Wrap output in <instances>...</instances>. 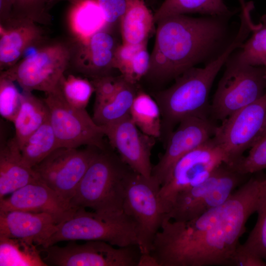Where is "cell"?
<instances>
[{"instance_id": "obj_1", "label": "cell", "mask_w": 266, "mask_h": 266, "mask_svg": "<svg viewBox=\"0 0 266 266\" xmlns=\"http://www.w3.org/2000/svg\"><path fill=\"white\" fill-rule=\"evenodd\" d=\"M266 195V177H252L224 203L196 218H165L150 253L156 266H232L246 223Z\"/></svg>"}, {"instance_id": "obj_2", "label": "cell", "mask_w": 266, "mask_h": 266, "mask_svg": "<svg viewBox=\"0 0 266 266\" xmlns=\"http://www.w3.org/2000/svg\"><path fill=\"white\" fill-rule=\"evenodd\" d=\"M231 17L181 14L160 21L145 77L158 82H167L190 68L218 57L236 33H230Z\"/></svg>"}, {"instance_id": "obj_3", "label": "cell", "mask_w": 266, "mask_h": 266, "mask_svg": "<svg viewBox=\"0 0 266 266\" xmlns=\"http://www.w3.org/2000/svg\"><path fill=\"white\" fill-rule=\"evenodd\" d=\"M246 33L238 31L225 51L202 67H193L174 79L168 88L157 92L154 99L161 112V138L165 142L183 119L209 118V95L214 80L230 55L245 41Z\"/></svg>"}, {"instance_id": "obj_4", "label": "cell", "mask_w": 266, "mask_h": 266, "mask_svg": "<svg viewBox=\"0 0 266 266\" xmlns=\"http://www.w3.org/2000/svg\"><path fill=\"white\" fill-rule=\"evenodd\" d=\"M133 170L108 147L99 149L70 201L74 207L90 208L112 215L123 209L127 178Z\"/></svg>"}, {"instance_id": "obj_5", "label": "cell", "mask_w": 266, "mask_h": 266, "mask_svg": "<svg viewBox=\"0 0 266 266\" xmlns=\"http://www.w3.org/2000/svg\"><path fill=\"white\" fill-rule=\"evenodd\" d=\"M72 41L47 39L10 68L0 71V76L16 82L23 91L53 92L69 67Z\"/></svg>"}, {"instance_id": "obj_6", "label": "cell", "mask_w": 266, "mask_h": 266, "mask_svg": "<svg viewBox=\"0 0 266 266\" xmlns=\"http://www.w3.org/2000/svg\"><path fill=\"white\" fill-rule=\"evenodd\" d=\"M100 240L116 247L138 245L136 225L124 212L112 215L79 209L69 219L57 225L53 233L41 244L46 248L62 241Z\"/></svg>"}, {"instance_id": "obj_7", "label": "cell", "mask_w": 266, "mask_h": 266, "mask_svg": "<svg viewBox=\"0 0 266 266\" xmlns=\"http://www.w3.org/2000/svg\"><path fill=\"white\" fill-rule=\"evenodd\" d=\"M231 56V55H230ZM214 95L211 119L222 122L266 94V69L238 62L229 57Z\"/></svg>"}, {"instance_id": "obj_8", "label": "cell", "mask_w": 266, "mask_h": 266, "mask_svg": "<svg viewBox=\"0 0 266 266\" xmlns=\"http://www.w3.org/2000/svg\"><path fill=\"white\" fill-rule=\"evenodd\" d=\"M160 188V184L153 176L145 177L133 170L127 179L123 209L136 225L138 246L142 255L150 254L166 215Z\"/></svg>"}, {"instance_id": "obj_9", "label": "cell", "mask_w": 266, "mask_h": 266, "mask_svg": "<svg viewBox=\"0 0 266 266\" xmlns=\"http://www.w3.org/2000/svg\"><path fill=\"white\" fill-rule=\"evenodd\" d=\"M249 175L222 164L204 181L179 194L165 218L187 221L199 217L224 203Z\"/></svg>"}, {"instance_id": "obj_10", "label": "cell", "mask_w": 266, "mask_h": 266, "mask_svg": "<svg viewBox=\"0 0 266 266\" xmlns=\"http://www.w3.org/2000/svg\"><path fill=\"white\" fill-rule=\"evenodd\" d=\"M49 112V120L59 147L92 146L102 149L108 146L102 128L86 109L74 107L64 99L57 88L45 94L43 99Z\"/></svg>"}, {"instance_id": "obj_11", "label": "cell", "mask_w": 266, "mask_h": 266, "mask_svg": "<svg viewBox=\"0 0 266 266\" xmlns=\"http://www.w3.org/2000/svg\"><path fill=\"white\" fill-rule=\"evenodd\" d=\"M100 240L79 244L71 242L60 247L55 244L42 250L47 266H139L141 253L137 245L117 247Z\"/></svg>"}, {"instance_id": "obj_12", "label": "cell", "mask_w": 266, "mask_h": 266, "mask_svg": "<svg viewBox=\"0 0 266 266\" xmlns=\"http://www.w3.org/2000/svg\"><path fill=\"white\" fill-rule=\"evenodd\" d=\"M266 122V94L235 111L218 126L213 139L223 151L225 164L233 166L257 141Z\"/></svg>"}, {"instance_id": "obj_13", "label": "cell", "mask_w": 266, "mask_h": 266, "mask_svg": "<svg viewBox=\"0 0 266 266\" xmlns=\"http://www.w3.org/2000/svg\"><path fill=\"white\" fill-rule=\"evenodd\" d=\"M99 149L59 147L33 168L40 182L70 202Z\"/></svg>"}, {"instance_id": "obj_14", "label": "cell", "mask_w": 266, "mask_h": 266, "mask_svg": "<svg viewBox=\"0 0 266 266\" xmlns=\"http://www.w3.org/2000/svg\"><path fill=\"white\" fill-rule=\"evenodd\" d=\"M226 162L225 154L213 137L180 158L161 186L160 195L166 214L179 194L204 181Z\"/></svg>"}, {"instance_id": "obj_15", "label": "cell", "mask_w": 266, "mask_h": 266, "mask_svg": "<svg viewBox=\"0 0 266 266\" xmlns=\"http://www.w3.org/2000/svg\"><path fill=\"white\" fill-rule=\"evenodd\" d=\"M217 126L209 118L192 116L181 120L165 142V152L153 166L151 175L163 185L177 161L211 139Z\"/></svg>"}, {"instance_id": "obj_16", "label": "cell", "mask_w": 266, "mask_h": 266, "mask_svg": "<svg viewBox=\"0 0 266 266\" xmlns=\"http://www.w3.org/2000/svg\"><path fill=\"white\" fill-rule=\"evenodd\" d=\"M101 127L111 147L116 150L121 159L134 172L150 177L153 168L150 157L156 138L142 133L130 115Z\"/></svg>"}, {"instance_id": "obj_17", "label": "cell", "mask_w": 266, "mask_h": 266, "mask_svg": "<svg viewBox=\"0 0 266 266\" xmlns=\"http://www.w3.org/2000/svg\"><path fill=\"white\" fill-rule=\"evenodd\" d=\"M72 41L69 68L91 80L112 75L114 53L119 44L108 29Z\"/></svg>"}, {"instance_id": "obj_18", "label": "cell", "mask_w": 266, "mask_h": 266, "mask_svg": "<svg viewBox=\"0 0 266 266\" xmlns=\"http://www.w3.org/2000/svg\"><path fill=\"white\" fill-rule=\"evenodd\" d=\"M79 209L40 181L28 184L0 199V211L48 213L57 224L71 218Z\"/></svg>"}, {"instance_id": "obj_19", "label": "cell", "mask_w": 266, "mask_h": 266, "mask_svg": "<svg viewBox=\"0 0 266 266\" xmlns=\"http://www.w3.org/2000/svg\"><path fill=\"white\" fill-rule=\"evenodd\" d=\"M41 25L11 16L0 23V71L16 64L29 49L47 40Z\"/></svg>"}, {"instance_id": "obj_20", "label": "cell", "mask_w": 266, "mask_h": 266, "mask_svg": "<svg viewBox=\"0 0 266 266\" xmlns=\"http://www.w3.org/2000/svg\"><path fill=\"white\" fill-rule=\"evenodd\" d=\"M57 225L46 213L0 211V237L25 239L40 246L56 231Z\"/></svg>"}, {"instance_id": "obj_21", "label": "cell", "mask_w": 266, "mask_h": 266, "mask_svg": "<svg viewBox=\"0 0 266 266\" xmlns=\"http://www.w3.org/2000/svg\"><path fill=\"white\" fill-rule=\"evenodd\" d=\"M4 137L0 131V199L28 184L39 181L33 168L24 163L14 136L7 139Z\"/></svg>"}, {"instance_id": "obj_22", "label": "cell", "mask_w": 266, "mask_h": 266, "mask_svg": "<svg viewBox=\"0 0 266 266\" xmlns=\"http://www.w3.org/2000/svg\"><path fill=\"white\" fill-rule=\"evenodd\" d=\"M155 23L154 14L143 0H128L119 22L122 43L136 45L148 41Z\"/></svg>"}, {"instance_id": "obj_23", "label": "cell", "mask_w": 266, "mask_h": 266, "mask_svg": "<svg viewBox=\"0 0 266 266\" xmlns=\"http://www.w3.org/2000/svg\"><path fill=\"white\" fill-rule=\"evenodd\" d=\"M49 119V109L43 99L23 91L21 106L13 122L14 137L20 150L28 138Z\"/></svg>"}, {"instance_id": "obj_24", "label": "cell", "mask_w": 266, "mask_h": 266, "mask_svg": "<svg viewBox=\"0 0 266 266\" xmlns=\"http://www.w3.org/2000/svg\"><path fill=\"white\" fill-rule=\"evenodd\" d=\"M147 43L146 41L136 45L122 43L116 48L113 67L131 84H137L149 71L150 54L147 50Z\"/></svg>"}, {"instance_id": "obj_25", "label": "cell", "mask_w": 266, "mask_h": 266, "mask_svg": "<svg viewBox=\"0 0 266 266\" xmlns=\"http://www.w3.org/2000/svg\"><path fill=\"white\" fill-rule=\"evenodd\" d=\"M69 26L76 39L87 38L94 33L108 30L97 0H71Z\"/></svg>"}, {"instance_id": "obj_26", "label": "cell", "mask_w": 266, "mask_h": 266, "mask_svg": "<svg viewBox=\"0 0 266 266\" xmlns=\"http://www.w3.org/2000/svg\"><path fill=\"white\" fill-rule=\"evenodd\" d=\"M235 10H232L224 0H164L155 14L154 21L173 15L199 13L203 16L232 17Z\"/></svg>"}, {"instance_id": "obj_27", "label": "cell", "mask_w": 266, "mask_h": 266, "mask_svg": "<svg viewBox=\"0 0 266 266\" xmlns=\"http://www.w3.org/2000/svg\"><path fill=\"white\" fill-rule=\"evenodd\" d=\"M137 84H131L124 79L116 93L104 102L94 106L93 119L103 126L117 122L130 115L134 97L139 89Z\"/></svg>"}, {"instance_id": "obj_28", "label": "cell", "mask_w": 266, "mask_h": 266, "mask_svg": "<svg viewBox=\"0 0 266 266\" xmlns=\"http://www.w3.org/2000/svg\"><path fill=\"white\" fill-rule=\"evenodd\" d=\"M130 116L144 133L155 138L162 136V115L154 98L139 88L132 105Z\"/></svg>"}, {"instance_id": "obj_29", "label": "cell", "mask_w": 266, "mask_h": 266, "mask_svg": "<svg viewBox=\"0 0 266 266\" xmlns=\"http://www.w3.org/2000/svg\"><path fill=\"white\" fill-rule=\"evenodd\" d=\"M33 242L0 237V266H47Z\"/></svg>"}, {"instance_id": "obj_30", "label": "cell", "mask_w": 266, "mask_h": 266, "mask_svg": "<svg viewBox=\"0 0 266 266\" xmlns=\"http://www.w3.org/2000/svg\"><path fill=\"white\" fill-rule=\"evenodd\" d=\"M59 147L49 119L26 140L21 148L24 163L33 168Z\"/></svg>"}, {"instance_id": "obj_31", "label": "cell", "mask_w": 266, "mask_h": 266, "mask_svg": "<svg viewBox=\"0 0 266 266\" xmlns=\"http://www.w3.org/2000/svg\"><path fill=\"white\" fill-rule=\"evenodd\" d=\"M251 36L230 56L233 59L266 69V13L260 18L251 32Z\"/></svg>"}, {"instance_id": "obj_32", "label": "cell", "mask_w": 266, "mask_h": 266, "mask_svg": "<svg viewBox=\"0 0 266 266\" xmlns=\"http://www.w3.org/2000/svg\"><path fill=\"white\" fill-rule=\"evenodd\" d=\"M57 89L66 100L72 106L86 109L95 88L91 80L73 74H64L60 79Z\"/></svg>"}, {"instance_id": "obj_33", "label": "cell", "mask_w": 266, "mask_h": 266, "mask_svg": "<svg viewBox=\"0 0 266 266\" xmlns=\"http://www.w3.org/2000/svg\"><path fill=\"white\" fill-rule=\"evenodd\" d=\"M56 3L55 0H14L11 16L49 25L52 22L50 11Z\"/></svg>"}, {"instance_id": "obj_34", "label": "cell", "mask_w": 266, "mask_h": 266, "mask_svg": "<svg viewBox=\"0 0 266 266\" xmlns=\"http://www.w3.org/2000/svg\"><path fill=\"white\" fill-rule=\"evenodd\" d=\"M256 212L257 222L242 245L266 262V195Z\"/></svg>"}, {"instance_id": "obj_35", "label": "cell", "mask_w": 266, "mask_h": 266, "mask_svg": "<svg viewBox=\"0 0 266 266\" xmlns=\"http://www.w3.org/2000/svg\"><path fill=\"white\" fill-rule=\"evenodd\" d=\"M15 82L0 76V114L1 117L13 122L20 109L22 93Z\"/></svg>"}, {"instance_id": "obj_36", "label": "cell", "mask_w": 266, "mask_h": 266, "mask_svg": "<svg viewBox=\"0 0 266 266\" xmlns=\"http://www.w3.org/2000/svg\"><path fill=\"white\" fill-rule=\"evenodd\" d=\"M234 170L244 174L258 172L266 168V135L259 138L233 166Z\"/></svg>"}, {"instance_id": "obj_37", "label": "cell", "mask_w": 266, "mask_h": 266, "mask_svg": "<svg viewBox=\"0 0 266 266\" xmlns=\"http://www.w3.org/2000/svg\"><path fill=\"white\" fill-rule=\"evenodd\" d=\"M95 88L94 106L100 105L112 97L118 90L124 81L120 75L104 76L91 80Z\"/></svg>"}, {"instance_id": "obj_38", "label": "cell", "mask_w": 266, "mask_h": 266, "mask_svg": "<svg viewBox=\"0 0 266 266\" xmlns=\"http://www.w3.org/2000/svg\"><path fill=\"white\" fill-rule=\"evenodd\" d=\"M107 27L120 22L125 13L128 0H97Z\"/></svg>"}, {"instance_id": "obj_39", "label": "cell", "mask_w": 266, "mask_h": 266, "mask_svg": "<svg viewBox=\"0 0 266 266\" xmlns=\"http://www.w3.org/2000/svg\"><path fill=\"white\" fill-rule=\"evenodd\" d=\"M232 266H266V262L239 243L236 247L232 260Z\"/></svg>"}, {"instance_id": "obj_40", "label": "cell", "mask_w": 266, "mask_h": 266, "mask_svg": "<svg viewBox=\"0 0 266 266\" xmlns=\"http://www.w3.org/2000/svg\"><path fill=\"white\" fill-rule=\"evenodd\" d=\"M14 0H0V23L10 18Z\"/></svg>"}, {"instance_id": "obj_41", "label": "cell", "mask_w": 266, "mask_h": 266, "mask_svg": "<svg viewBox=\"0 0 266 266\" xmlns=\"http://www.w3.org/2000/svg\"><path fill=\"white\" fill-rule=\"evenodd\" d=\"M266 135V123L263 128V130L261 132V133H260L259 136V137L258 138L257 141L260 138L262 137L263 136H265Z\"/></svg>"}, {"instance_id": "obj_42", "label": "cell", "mask_w": 266, "mask_h": 266, "mask_svg": "<svg viewBox=\"0 0 266 266\" xmlns=\"http://www.w3.org/2000/svg\"><path fill=\"white\" fill-rule=\"evenodd\" d=\"M239 1V3L240 4L241 7L244 6L246 4V2H245V0H238Z\"/></svg>"}, {"instance_id": "obj_43", "label": "cell", "mask_w": 266, "mask_h": 266, "mask_svg": "<svg viewBox=\"0 0 266 266\" xmlns=\"http://www.w3.org/2000/svg\"><path fill=\"white\" fill-rule=\"evenodd\" d=\"M55 0V2L57 3L58 1H61V0ZM67 0L71 1V0Z\"/></svg>"}]
</instances>
